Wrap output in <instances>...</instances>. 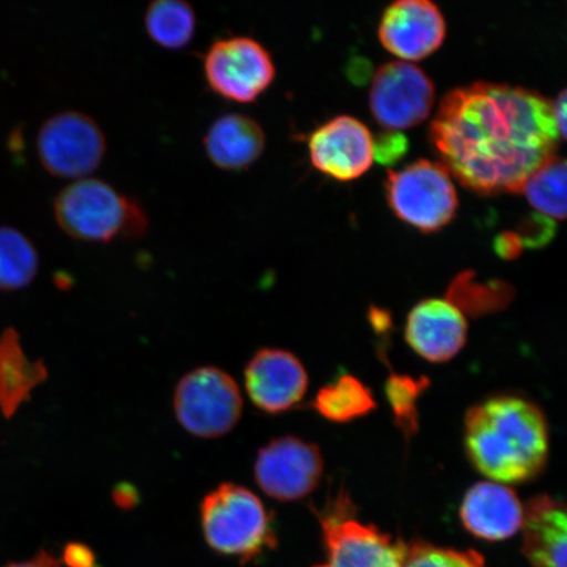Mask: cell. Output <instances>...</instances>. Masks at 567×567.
<instances>
[{
	"instance_id": "1",
	"label": "cell",
	"mask_w": 567,
	"mask_h": 567,
	"mask_svg": "<svg viewBox=\"0 0 567 567\" xmlns=\"http://www.w3.org/2000/svg\"><path fill=\"white\" fill-rule=\"evenodd\" d=\"M442 165L482 196L522 194L524 183L557 155L551 102L534 90L473 83L446 94L430 127Z\"/></svg>"
},
{
	"instance_id": "2",
	"label": "cell",
	"mask_w": 567,
	"mask_h": 567,
	"mask_svg": "<svg viewBox=\"0 0 567 567\" xmlns=\"http://www.w3.org/2000/svg\"><path fill=\"white\" fill-rule=\"evenodd\" d=\"M464 445L474 467L502 484H520L547 463V417L536 403L512 394L491 396L466 411Z\"/></svg>"
},
{
	"instance_id": "3",
	"label": "cell",
	"mask_w": 567,
	"mask_h": 567,
	"mask_svg": "<svg viewBox=\"0 0 567 567\" xmlns=\"http://www.w3.org/2000/svg\"><path fill=\"white\" fill-rule=\"evenodd\" d=\"M56 225L70 238L87 244L137 240L148 231V216L136 197L99 177H84L55 196Z\"/></svg>"
},
{
	"instance_id": "4",
	"label": "cell",
	"mask_w": 567,
	"mask_h": 567,
	"mask_svg": "<svg viewBox=\"0 0 567 567\" xmlns=\"http://www.w3.org/2000/svg\"><path fill=\"white\" fill-rule=\"evenodd\" d=\"M205 542L219 555L252 561L274 548L271 516L257 495L248 488L226 482L202 502Z\"/></svg>"
},
{
	"instance_id": "5",
	"label": "cell",
	"mask_w": 567,
	"mask_h": 567,
	"mask_svg": "<svg viewBox=\"0 0 567 567\" xmlns=\"http://www.w3.org/2000/svg\"><path fill=\"white\" fill-rule=\"evenodd\" d=\"M202 70L213 95L240 105L257 103L276 78L271 53L246 34L223 35L212 41L202 54Z\"/></svg>"
},
{
	"instance_id": "6",
	"label": "cell",
	"mask_w": 567,
	"mask_h": 567,
	"mask_svg": "<svg viewBox=\"0 0 567 567\" xmlns=\"http://www.w3.org/2000/svg\"><path fill=\"white\" fill-rule=\"evenodd\" d=\"M177 423L200 439L228 435L243 417L244 399L237 381L217 367H198L177 382L173 396Z\"/></svg>"
},
{
	"instance_id": "7",
	"label": "cell",
	"mask_w": 567,
	"mask_h": 567,
	"mask_svg": "<svg viewBox=\"0 0 567 567\" xmlns=\"http://www.w3.org/2000/svg\"><path fill=\"white\" fill-rule=\"evenodd\" d=\"M385 193L395 217L422 233L442 230L458 209L455 184L437 162L421 159L400 172H389Z\"/></svg>"
},
{
	"instance_id": "8",
	"label": "cell",
	"mask_w": 567,
	"mask_h": 567,
	"mask_svg": "<svg viewBox=\"0 0 567 567\" xmlns=\"http://www.w3.org/2000/svg\"><path fill=\"white\" fill-rule=\"evenodd\" d=\"M35 151L49 175L74 182L90 177L103 165L109 145L94 117L69 110L45 120L35 140Z\"/></svg>"
},
{
	"instance_id": "9",
	"label": "cell",
	"mask_w": 567,
	"mask_h": 567,
	"mask_svg": "<svg viewBox=\"0 0 567 567\" xmlns=\"http://www.w3.org/2000/svg\"><path fill=\"white\" fill-rule=\"evenodd\" d=\"M435 96V84L421 68L405 61L385 63L373 78L372 115L388 131L409 130L430 116Z\"/></svg>"
},
{
	"instance_id": "10",
	"label": "cell",
	"mask_w": 567,
	"mask_h": 567,
	"mask_svg": "<svg viewBox=\"0 0 567 567\" xmlns=\"http://www.w3.org/2000/svg\"><path fill=\"white\" fill-rule=\"evenodd\" d=\"M322 474L321 451L296 436L274 439L255 458L254 477L260 491L281 502L305 498L316 491Z\"/></svg>"
},
{
	"instance_id": "11",
	"label": "cell",
	"mask_w": 567,
	"mask_h": 567,
	"mask_svg": "<svg viewBox=\"0 0 567 567\" xmlns=\"http://www.w3.org/2000/svg\"><path fill=\"white\" fill-rule=\"evenodd\" d=\"M336 509L323 517L328 559L317 567H403L408 547L378 528L354 520L351 503L339 495Z\"/></svg>"
},
{
	"instance_id": "12",
	"label": "cell",
	"mask_w": 567,
	"mask_h": 567,
	"mask_svg": "<svg viewBox=\"0 0 567 567\" xmlns=\"http://www.w3.org/2000/svg\"><path fill=\"white\" fill-rule=\"evenodd\" d=\"M245 388L254 406L269 415L287 413L303 400L309 375L295 353L261 349L245 367Z\"/></svg>"
},
{
	"instance_id": "13",
	"label": "cell",
	"mask_w": 567,
	"mask_h": 567,
	"mask_svg": "<svg viewBox=\"0 0 567 567\" xmlns=\"http://www.w3.org/2000/svg\"><path fill=\"white\" fill-rule=\"evenodd\" d=\"M445 35V19L434 0H394L379 27L382 47L405 62L427 59Z\"/></svg>"
},
{
	"instance_id": "14",
	"label": "cell",
	"mask_w": 567,
	"mask_h": 567,
	"mask_svg": "<svg viewBox=\"0 0 567 567\" xmlns=\"http://www.w3.org/2000/svg\"><path fill=\"white\" fill-rule=\"evenodd\" d=\"M311 165L339 182L359 179L373 165V137L368 127L351 116H339L310 134Z\"/></svg>"
},
{
	"instance_id": "15",
	"label": "cell",
	"mask_w": 567,
	"mask_h": 567,
	"mask_svg": "<svg viewBox=\"0 0 567 567\" xmlns=\"http://www.w3.org/2000/svg\"><path fill=\"white\" fill-rule=\"evenodd\" d=\"M408 344L431 363H446L464 349L465 315L449 300L427 299L411 309L405 324Z\"/></svg>"
},
{
	"instance_id": "16",
	"label": "cell",
	"mask_w": 567,
	"mask_h": 567,
	"mask_svg": "<svg viewBox=\"0 0 567 567\" xmlns=\"http://www.w3.org/2000/svg\"><path fill=\"white\" fill-rule=\"evenodd\" d=\"M267 137L258 120L239 112L219 115L204 134L205 155L218 169L240 174L264 155Z\"/></svg>"
},
{
	"instance_id": "17",
	"label": "cell",
	"mask_w": 567,
	"mask_h": 567,
	"mask_svg": "<svg viewBox=\"0 0 567 567\" xmlns=\"http://www.w3.org/2000/svg\"><path fill=\"white\" fill-rule=\"evenodd\" d=\"M461 519L474 536L499 542L522 528L524 509L512 488L494 482H480L466 493Z\"/></svg>"
},
{
	"instance_id": "18",
	"label": "cell",
	"mask_w": 567,
	"mask_h": 567,
	"mask_svg": "<svg viewBox=\"0 0 567 567\" xmlns=\"http://www.w3.org/2000/svg\"><path fill=\"white\" fill-rule=\"evenodd\" d=\"M524 553L535 567H566V513L547 495L528 503L524 514Z\"/></svg>"
},
{
	"instance_id": "19",
	"label": "cell",
	"mask_w": 567,
	"mask_h": 567,
	"mask_svg": "<svg viewBox=\"0 0 567 567\" xmlns=\"http://www.w3.org/2000/svg\"><path fill=\"white\" fill-rule=\"evenodd\" d=\"M48 379L44 360L32 361L27 357L16 329H7L0 336V411L12 417L25 402L31 401L33 390Z\"/></svg>"
},
{
	"instance_id": "20",
	"label": "cell",
	"mask_w": 567,
	"mask_h": 567,
	"mask_svg": "<svg viewBox=\"0 0 567 567\" xmlns=\"http://www.w3.org/2000/svg\"><path fill=\"white\" fill-rule=\"evenodd\" d=\"M147 38L165 51L179 52L197 31V16L188 0H152L144 16Z\"/></svg>"
},
{
	"instance_id": "21",
	"label": "cell",
	"mask_w": 567,
	"mask_h": 567,
	"mask_svg": "<svg viewBox=\"0 0 567 567\" xmlns=\"http://www.w3.org/2000/svg\"><path fill=\"white\" fill-rule=\"evenodd\" d=\"M311 405L326 421L334 423L358 421L378 408L372 390L349 373L319 389Z\"/></svg>"
},
{
	"instance_id": "22",
	"label": "cell",
	"mask_w": 567,
	"mask_h": 567,
	"mask_svg": "<svg viewBox=\"0 0 567 567\" xmlns=\"http://www.w3.org/2000/svg\"><path fill=\"white\" fill-rule=\"evenodd\" d=\"M39 267V252L32 240L11 226H0V290L17 292L31 286Z\"/></svg>"
},
{
	"instance_id": "23",
	"label": "cell",
	"mask_w": 567,
	"mask_h": 567,
	"mask_svg": "<svg viewBox=\"0 0 567 567\" xmlns=\"http://www.w3.org/2000/svg\"><path fill=\"white\" fill-rule=\"evenodd\" d=\"M522 193L542 215L564 221L566 218V161L550 158L524 183Z\"/></svg>"
},
{
	"instance_id": "24",
	"label": "cell",
	"mask_w": 567,
	"mask_h": 567,
	"mask_svg": "<svg viewBox=\"0 0 567 567\" xmlns=\"http://www.w3.org/2000/svg\"><path fill=\"white\" fill-rule=\"evenodd\" d=\"M514 290L505 282L474 280V274L464 272L451 284L446 300L465 313L480 317L495 313L512 301Z\"/></svg>"
},
{
	"instance_id": "25",
	"label": "cell",
	"mask_w": 567,
	"mask_h": 567,
	"mask_svg": "<svg viewBox=\"0 0 567 567\" xmlns=\"http://www.w3.org/2000/svg\"><path fill=\"white\" fill-rule=\"evenodd\" d=\"M429 388L427 378L390 373L386 380L385 394L393 411L394 422L406 437L413 436L420 427L417 402Z\"/></svg>"
},
{
	"instance_id": "26",
	"label": "cell",
	"mask_w": 567,
	"mask_h": 567,
	"mask_svg": "<svg viewBox=\"0 0 567 567\" xmlns=\"http://www.w3.org/2000/svg\"><path fill=\"white\" fill-rule=\"evenodd\" d=\"M403 567H485V561L473 550L456 551L431 545H414L408 549Z\"/></svg>"
},
{
	"instance_id": "27",
	"label": "cell",
	"mask_w": 567,
	"mask_h": 567,
	"mask_svg": "<svg viewBox=\"0 0 567 567\" xmlns=\"http://www.w3.org/2000/svg\"><path fill=\"white\" fill-rule=\"evenodd\" d=\"M556 230L557 225L551 218L536 213L524 219L516 233L524 247L538 248L549 244L555 238Z\"/></svg>"
},
{
	"instance_id": "28",
	"label": "cell",
	"mask_w": 567,
	"mask_h": 567,
	"mask_svg": "<svg viewBox=\"0 0 567 567\" xmlns=\"http://www.w3.org/2000/svg\"><path fill=\"white\" fill-rule=\"evenodd\" d=\"M409 151V141L402 133L388 131L373 138V159L381 165L393 166L405 157Z\"/></svg>"
},
{
	"instance_id": "29",
	"label": "cell",
	"mask_w": 567,
	"mask_h": 567,
	"mask_svg": "<svg viewBox=\"0 0 567 567\" xmlns=\"http://www.w3.org/2000/svg\"><path fill=\"white\" fill-rule=\"evenodd\" d=\"M523 244L516 231H505L495 238L494 250L502 259L515 260L523 252Z\"/></svg>"
},
{
	"instance_id": "30",
	"label": "cell",
	"mask_w": 567,
	"mask_h": 567,
	"mask_svg": "<svg viewBox=\"0 0 567 567\" xmlns=\"http://www.w3.org/2000/svg\"><path fill=\"white\" fill-rule=\"evenodd\" d=\"M62 557L68 567H96L94 553L86 545L69 544Z\"/></svg>"
},
{
	"instance_id": "31",
	"label": "cell",
	"mask_w": 567,
	"mask_h": 567,
	"mask_svg": "<svg viewBox=\"0 0 567 567\" xmlns=\"http://www.w3.org/2000/svg\"><path fill=\"white\" fill-rule=\"evenodd\" d=\"M61 564L51 553L41 549L38 555L23 563H13L4 567H60Z\"/></svg>"
},
{
	"instance_id": "32",
	"label": "cell",
	"mask_w": 567,
	"mask_h": 567,
	"mask_svg": "<svg viewBox=\"0 0 567 567\" xmlns=\"http://www.w3.org/2000/svg\"><path fill=\"white\" fill-rule=\"evenodd\" d=\"M553 106V118H555V124L559 136L563 140L566 137V91H563L561 94L558 95L555 103H551Z\"/></svg>"
}]
</instances>
